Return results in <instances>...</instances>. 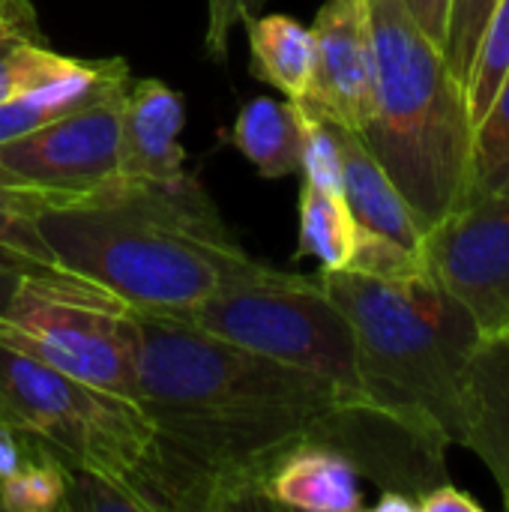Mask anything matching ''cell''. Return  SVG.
<instances>
[{"mask_svg":"<svg viewBox=\"0 0 509 512\" xmlns=\"http://www.w3.org/2000/svg\"><path fill=\"white\" fill-rule=\"evenodd\" d=\"M174 318L285 366L327 378L348 393H363L354 327L321 276L309 279L273 267Z\"/></svg>","mask_w":509,"mask_h":512,"instance_id":"obj_7","label":"cell"},{"mask_svg":"<svg viewBox=\"0 0 509 512\" xmlns=\"http://www.w3.org/2000/svg\"><path fill=\"white\" fill-rule=\"evenodd\" d=\"M60 512H144V504L120 480L66 468V498Z\"/></svg>","mask_w":509,"mask_h":512,"instance_id":"obj_25","label":"cell"},{"mask_svg":"<svg viewBox=\"0 0 509 512\" xmlns=\"http://www.w3.org/2000/svg\"><path fill=\"white\" fill-rule=\"evenodd\" d=\"M18 279H21V273H15V270H9V267H3V264H0V315H3V312H6V306H9V300H12V291H15Z\"/></svg>","mask_w":509,"mask_h":512,"instance_id":"obj_32","label":"cell"},{"mask_svg":"<svg viewBox=\"0 0 509 512\" xmlns=\"http://www.w3.org/2000/svg\"><path fill=\"white\" fill-rule=\"evenodd\" d=\"M372 27V117L360 132L423 231L471 192L474 123L462 81L402 0H366Z\"/></svg>","mask_w":509,"mask_h":512,"instance_id":"obj_3","label":"cell"},{"mask_svg":"<svg viewBox=\"0 0 509 512\" xmlns=\"http://www.w3.org/2000/svg\"><path fill=\"white\" fill-rule=\"evenodd\" d=\"M420 258L477 321L483 336L509 330V180L426 228Z\"/></svg>","mask_w":509,"mask_h":512,"instance_id":"obj_8","label":"cell"},{"mask_svg":"<svg viewBox=\"0 0 509 512\" xmlns=\"http://www.w3.org/2000/svg\"><path fill=\"white\" fill-rule=\"evenodd\" d=\"M345 270H354V273H363L372 279H384V282H405V279L426 273L420 252L402 246L393 237L369 231L363 225H357V246H354L351 264Z\"/></svg>","mask_w":509,"mask_h":512,"instance_id":"obj_24","label":"cell"},{"mask_svg":"<svg viewBox=\"0 0 509 512\" xmlns=\"http://www.w3.org/2000/svg\"><path fill=\"white\" fill-rule=\"evenodd\" d=\"M60 270L117 294L135 312L180 315L270 273L225 225L195 177L126 183L60 198L39 213Z\"/></svg>","mask_w":509,"mask_h":512,"instance_id":"obj_2","label":"cell"},{"mask_svg":"<svg viewBox=\"0 0 509 512\" xmlns=\"http://www.w3.org/2000/svg\"><path fill=\"white\" fill-rule=\"evenodd\" d=\"M509 72V0H495L483 33L477 39V51L471 60V72L465 81V96H468V111L474 129L483 123L489 114L504 78Z\"/></svg>","mask_w":509,"mask_h":512,"instance_id":"obj_21","label":"cell"},{"mask_svg":"<svg viewBox=\"0 0 509 512\" xmlns=\"http://www.w3.org/2000/svg\"><path fill=\"white\" fill-rule=\"evenodd\" d=\"M267 6V0H207V33L204 48L210 60L228 57V39L237 24H246L252 15H258Z\"/></svg>","mask_w":509,"mask_h":512,"instance_id":"obj_27","label":"cell"},{"mask_svg":"<svg viewBox=\"0 0 509 512\" xmlns=\"http://www.w3.org/2000/svg\"><path fill=\"white\" fill-rule=\"evenodd\" d=\"M252 75L273 84L285 99H306L315 69L312 30L282 12L252 15L246 21Z\"/></svg>","mask_w":509,"mask_h":512,"instance_id":"obj_18","label":"cell"},{"mask_svg":"<svg viewBox=\"0 0 509 512\" xmlns=\"http://www.w3.org/2000/svg\"><path fill=\"white\" fill-rule=\"evenodd\" d=\"M411 18L426 30V36L444 51L447 39V24H450V6L453 0H402Z\"/></svg>","mask_w":509,"mask_h":512,"instance_id":"obj_28","label":"cell"},{"mask_svg":"<svg viewBox=\"0 0 509 512\" xmlns=\"http://www.w3.org/2000/svg\"><path fill=\"white\" fill-rule=\"evenodd\" d=\"M333 135L342 156V195L357 219V225L378 231L384 237L399 240L402 246L420 252L423 246V225L414 216L411 204L399 192V186L390 180L384 165L375 159L369 144L360 132L333 123Z\"/></svg>","mask_w":509,"mask_h":512,"instance_id":"obj_13","label":"cell"},{"mask_svg":"<svg viewBox=\"0 0 509 512\" xmlns=\"http://www.w3.org/2000/svg\"><path fill=\"white\" fill-rule=\"evenodd\" d=\"M357 246V219L342 192L303 180L297 258L321 261V270H345Z\"/></svg>","mask_w":509,"mask_h":512,"instance_id":"obj_20","label":"cell"},{"mask_svg":"<svg viewBox=\"0 0 509 512\" xmlns=\"http://www.w3.org/2000/svg\"><path fill=\"white\" fill-rule=\"evenodd\" d=\"M264 504L306 512H360V474L339 450L306 441L294 447L264 480Z\"/></svg>","mask_w":509,"mask_h":512,"instance_id":"obj_14","label":"cell"},{"mask_svg":"<svg viewBox=\"0 0 509 512\" xmlns=\"http://www.w3.org/2000/svg\"><path fill=\"white\" fill-rule=\"evenodd\" d=\"M33 453H36V444L27 435H21L18 429H12L9 423L0 420V483L9 480Z\"/></svg>","mask_w":509,"mask_h":512,"instance_id":"obj_29","label":"cell"},{"mask_svg":"<svg viewBox=\"0 0 509 512\" xmlns=\"http://www.w3.org/2000/svg\"><path fill=\"white\" fill-rule=\"evenodd\" d=\"M420 512H483V504L477 498H471L465 489H456L450 480L435 486L429 495L420 498L417 504Z\"/></svg>","mask_w":509,"mask_h":512,"instance_id":"obj_30","label":"cell"},{"mask_svg":"<svg viewBox=\"0 0 509 512\" xmlns=\"http://www.w3.org/2000/svg\"><path fill=\"white\" fill-rule=\"evenodd\" d=\"M186 105L177 90L159 78L129 81L120 105V180L177 183L186 174L180 129Z\"/></svg>","mask_w":509,"mask_h":512,"instance_id":"obj_11","label":"cell"},{"mask_svg":"<svg viewBox=\"0 0 509 512\" xmlns=\"http://www.w3.org/2000/svg\"><path fill=\"white\" fill-rule=\"evenodd\" d=\"M66 498V468L42 447L0 483V512H60Z\"/></svg>","mask_w":509,"mask_h":512,"instance_id":"obj_23","label":"cell"},{"mask_svg":"<svg viewBox=\"0 0 509 512\" xmlns=\"http://www.w3.org/2000/svg\"><path fill=\"white\" fill-rule=\"evenodd\" d=\"M459 447L489 468L509 510V330L483 336L468 360Z\"/></svg>","mask_w":509,"mask_h":512,"instance_id":"obj_12","label":"cell"},{"mask_svg":"<svg viewBox=\"0 0 509 512\" xmlns=\"http://www.w3.org/2000/svg\"><path fill=\"white\" fill-rule=\"evenodd\" d=\"M0 420L63 468L120 480L141 501L150 426L132 399L90 387L0 342Z\"/></svg>","mask_w":509,"mask_h":512,"instance_id":"obj_5","label":"cell"},{"mask_svg":"<svg viewBox=\"0 0 509 512\" xmlns=\"http://www.w3.org/2000/svg\"><path fill=\"white\" fill-rule=\"evenodd\" d=\"M60 201L57 195L18 186L0 174V264L15 273L60 270L48 240L39 231V213Z\"/></svg>","mask_w":509,"mask_h":512,"instance_id":"obj_19","label":"cell"},{"mask_svg":"<svg viewBox=\"0 0 509 512\" xmlns=\"http://www.w3.org/2000/svg\"><path fill=\"white\" fill-rule=\"evenodd\" d=\"M321 282L354 327L363 393L459 444L468 360L483 339L474 315L429 273L384 282L324 270Z\"/></svg>","mask_w":509,"mask_h":512,"instance_id":"obj_4","label":"cell"},{"mask_svg":"<svg viewBox=\"0 0 509 512\" xmlns=\"http://www.w3.org/2000/svg\"><path fill=\"white\" fill-rule=\"evenodd\" d=\"M492 6H495V0H453V6H450L444 57H447V66L453 69V75L462 81V87L468 81L477 39L483 33V24H486Z\"/></svg>","mask_w":509,"mask_h":512,"instance_id":"obj_26","label":"cell"},{"mask_svg":"<svg viewBox=\"0 0 509 512\" xmlns=\"http://www.w3.org/2000/svg\"><path fill=\"white\" fill-rule=\"evenodd\" d=\"M0 342L90 387L138 399L135 309L90 279L24 273L0 315Z\"/></svg>","mask_w":509,"mask_h":512,"instance_id":"obj_6","label":"cell"},{"mask_svg":"<svg viewBox=\"0 0 509 512\" xmlns=\"http://www.w3.org/2000/svg\"><path fill=\"white\" fill-rule=\"evenodd\" d=\"M129 66L123 57L81 60L72 72L0 99V144L27 135L78 108L117 96L129 87Z\"/></svg>","mask_w":509,"mask_h":512,"instance_id":"obj_15","label":"cell"},{"mask_svg":"<svg viewBox=\"0 0 509 512\" xmlns=\"http://www.w3.org/2000/svg\"><path fill=\"white\" fill-rule=\"evenodd\" d=\"M375 512H417V501L408 495H399V492H381Z\"/></svg>","mask_w":509,"mask_h":512,"instance_id":"obj_31","label":"cell"},{"mask_svg":"<svg viewBox=\"0 0 509 512\" xmlns=\"http://www.w3.org/2000/svg\"><path fill=\"white\" fill-rule=\"evenodd\" d=\"M138 318V408L150 426L141 480L147 512H222L264 504L270 471L318 441L351 396L201 327L156 312Z\"/></svg>","mask_w":509,"mask_h":512,"instance_id":"obj_1","label":"cell"},{"mask_svg":"<svg viewBox=\"0 0 509 512\" xmlns=\"http://www.w3.org/2000/svg\"><path fill=\"white\" fill-rule=\"evenodd\" d=\"M315 69L306 102L315 114L363 132L372 117V27L366 0H324L315 24Z\"/></svg>","mask_w":509,"mask_h":512,"instance_id":"obj_10","label":"cell"},{"mask_svg":"<svg viewBox=\"0 0 509 512\" xmlns=\"http://www.w3.org/2000/svg\"><path fill=\"white\" fill-rule=\"evenodd\" d=\"M123 93L78 108L0 144V174L57 198H81L120 180Z\"/></svg>","mask_w":509,"mask_h":512,"instance_id":"obj_9","label":"cell"},{"mask_svg":"<svg viewBox=\"0 0 509 512\" xmlns=\"http://www.w3.org/2000/svg\"><path fill=\"white\" fill-rule=\"evenodd\" d=\"M231 144L258 168L264 180L300 177L303 168V117L294 99L255 96L249 99L234 126Z\"/></svg>","mask_w":509,"mask_h":512,"instance_id":"obj_16","label":"cell"},{"mask_svg":"<svg viewBox=\"0 0 509 512\" xmlns=\"http://www.w3.org/2000/svg\"><path fill=\"white\" fill-rule=\"evenodd\" d=\"M509 180V72L483 117L474 129V162H471V198L489 195Z\"/></svg>","mask_w":509,"mask_h":512,"instance_id":"obj_22","label":"cell"},{"mask_svg":"<svg viewBox=\"0 0 509 512\" xmlns=\"http://www.w3.org/2000/svg\"><path fill=\"white\" fill-rule=\"evenodd\" d=\"M78 63L48 45L30 0H0V99L48 84Z\"/></svg>","mask_w":509,"mask_h":512,"instance_id":"obj_17","label":"cell"}]
</instances>
